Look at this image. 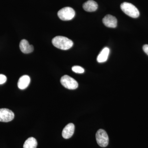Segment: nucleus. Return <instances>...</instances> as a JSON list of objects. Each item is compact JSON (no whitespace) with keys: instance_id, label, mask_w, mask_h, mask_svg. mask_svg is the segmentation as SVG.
I'll return each instance as SVG.
<instances>
[{"instance_id":"7","label":"nucleus","mask_w":148,"mask_h":148,"mask_svg":"<svg viewBox=\"0 0 148 148\" xmlns=\"http://www.w3.org/2000/svg\"><path fill=\"white\" fill-rule=\"evenodd\" d=\"M103 22L104 25L109 28H114L117 25V20L115 16L108 14L103 18Z\"/></svg>"},{"instance_id":"2","label":"nucleus","mask_w":148,"mask_h":148,"mask_svg":"<svg viewBox=\"0 0 148 148\" xmlns=\"http://www.w3.org/2000/svg\"><path fill=\"white\" fill-rule=\"evenodd\" d=\"M121 8L125 14L132 18H138L140 16V12L138 8L130 3H122L121 5Z\"/></svg>"},{"instance_id":"4","label":"nucleus","mask_w":148,"mask_h":148,"mask_svg":"<svg viewBox=\"0 0 148 148\" xmlns=\"http://www.w3.org/2000/svg\"><path fill=\"white\" fill-rule=\"evenodd\" d=\"M60 82L64 87L71 90L76 89L78 86V84L76 81L67 75L63 76L61 78Z\"/></svg>"},{"instance_id":"13","label":"nucleus","mask_w":148,"mask_h":148,"mask_svg":"<svg viewBox=\"0 0 148 148\" xmlns=\"http://www.w3.org/2000/svg\"><path fill=\"white\" fill-rule=\"evenodd\" d=\"M37 145L38 143L36 140L35 138L31 137L25 141L23 148H36Z\"/></svg>"},{"instance_id":"12","label":"nucleus","mask_w":148,"mask_h":148,"mask_svg":"<svg viewBox=\"0 0 148 148\" xmlns=\"http://www.w3.org/2000/svg\"><path fill=\"white\" fill-rule=\"evenodd\" d=\"M110 53V49L106 47L103 48L98 55L97 61L99 63H103L106 62L108 58Z\"/></svg>"},{"instance_id":"6","label":"nucleus","mask_w":148,"mask_h":148,"mask_svg":"<svg viewBox=\"0 0 148 148\" xmlns=\"http://www.w3.org/2000/svg\"><path fill=\"white\" fill-rule=\"evenodd\" d=\"M14 113L10 110L6 108L0 109V121L8 122L14 118Z\"/></svg>"},{"instance_id":"9","label":"nucleus","mask_w":148,"mask_h":148,"mask_svg":"<svg viewBox=\"0 0 148 148\" xmlns=\"http://www.w3.org/2000/svg\"><path fill=\"white\" fill-rule=\"evenodd\" d=\"M19 48L23 53L26 54L31 53L34 49L33 46L29 44L28 41L25 39L21 40L20 42Z\"/></svg>"},{"instance_id":"10","label":"nucleus","mask_w":148,"mask_h":148,"mask_svg":"<svg viewBox=\"0 0 148 148\" xmlns=\"http://www.w3.org/2000/svg\"><path fill=\"white\" fill-rule=\"evenodd\" d=\"M30 81L31 79L29 76L27 75L22 76L18 79L17 83L18 88L21 90L27 88L30 84Z\"/></svg>"},{"instance_id":"8","label":"nucleus","mask_w":148,"mask_h":148,"mask_svg":"<svg viewBox=\"0 0 148 148\" xmlns=\"http://www.w3.org/2000/svg\"><path fill=\"white\" fill-rule=\"evenodd\" d=\"M75 128L73 123H70L66 125L62 131V135L63 138L66 139L71 138L73 135Z\"/></svg>"},{"instance_id":"14","label":"nucleus","mask_w":148,"mask_h":148,"mask_svg":"<svg viewBox=\"0 0 148 148\" xmlns=\"http://www.w3.org/2000/svg\"><path fill=\"white\" fill-rule=\"evenodd\" d=\"M72 69L73 71L77 73L82 74L84 72V69L79 66H74Z\"/></svg>"},{"instance_id":"11","label":"nucleus","mask_w":148,"mask_h":148,"mask_svg":"<svg viewBox=\"0 0 148 148\" xmlns=\"http://www.w3.org/2000/svg\"><path fill=\"white\" fill-rule=\"evenodd\" d=\"M83 8L86 11L92 12L97 10L98 5L95 1L89 0L84 3L83 5Z\"/></svg>"},{"instance_id":"3","label":"nucleus","mask_w":148,"mask_h":148,"mask_svg":"<svg viewBox=\"0 0 148 148\" xmlns=\"http://www.w3.org/2000/svg\"><path fill=\"white\" fill-rule=\"evenodd\" d=\"M75 14V10L72 8L67 7L61 9L58 12V17L63 21H69L74 18Z\"/></svg>"},{"instance_id":"1","label":"nucleus","mask_w":148,"mask_h":148,"mask_svg":"<svg viewBox=\"0 0 148 148\" xmlns=\"http://www.w3.org/2000/svg\"><path fill=\"white\" fill-rule=\"evenodd\" d=\"M52 43L56 47L64 50L70 49L73 45L71 40L62 36H57L53 38Z\"/></svg>"},{"instance_id":"5","label":"nucleus","mask_w":148,"mask_h":148,"mask_svg":"<svg viewBox=\"0 0 148 148\" xmlns=\"http://www.w3.org/2000/svg\"><path fill=\"white\" fill-rule=\"evenodd\" d=\"M96 140L99 146L102 147H105L109 144V137L108 134L103 129H99L96 132Z\"/></svg>"},{"instance_id":"16","label":"nucleus","mask_w":148,"mask_h":148,"mask_svg":"<svg viewBox=\"0 0 148 148\" xmlns=\"http://www.w3.org/2000/svg\"><path fill=\"white\" fill-rule=\"evenodd\" d=\"M143 49L144 52L148 55V45H145L143 46Z\"/></svg>"},{"instance_id":"15","label":"nucleus","mask_w":148,"mask_h":148,"mask_svg":"<svg viewBox=\"0 0 148 148\" xmlns=\"http://www.w3.org/2000/svg\"><path fill=\"white\" fill-rule=\"evenodd\" d=\"M6 81V77L5 75L0 74V84H3Z\"/></svg>"}]
</instances>
